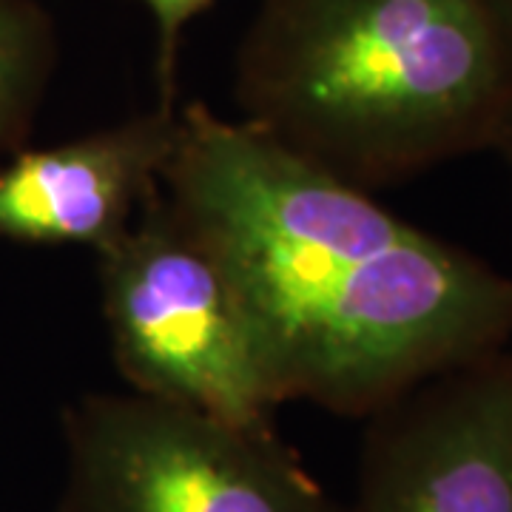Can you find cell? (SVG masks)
<instances>
[{
  "label": "cell",
  "instance_id": "1",
  "mask_svg": "<svg viewBox=\"0 0 512 512\" xmlns=\"http://www.w3.org/2000/svg\"><path fill=\"white\" fill-rule=\"evenodd\" d=\"M160 188L231 276L282 402L370 419L510 348V276L242 120L180 109Z\"/></svg>",
  "mask_w": 512,
  "mask_h": 512
},
{
  "label": "cell",
  "instance_id": "2",
  "mask_svg": "<svg viewBox=\"0 0 512 512\" xmlns=\"http://www.w3.org/2000/svg\"><path fill=\"white\" fill-rule=\"evenodd\" d=\"M234 97L245 126L373 191L495 148L512 40L490 0H262Z\"/></svg>",
  "mask_w": 512,
  "mask_h": 512
},
{
  "label": "cell",
  "instance_id": "3",
  "mask_svg": "<svg viewBox=\"0 0 512 512\" xmlns=\"http://www.w3.org/2000/svg\"><path fill=\"white\" fill-rule=\"evenodd\" d=\"M97 256L111 356L128 390L274 427L282 402L231 276L157 185Z\"/></svg>",
  "mask_w": 512,
  "mask_h": 512
},
{
  "label": "cell",
  "instance_id": "4",
  "mask_svg": "<svg viewBox=\"0 0 512 512\" xmlns=\"http://www.w3.org/2000/svg\"><path fill=\"white\" fill-rule=\"evenodd\" d=\"M57 512H348L274 427L143 393H89L60 419Z\"/></svg>",
  "mask_w": 512,
  "mask_h": 512
},
{
  "label": "cell",
  "instance_id": "5",
  "mask_svg": "<svg viewBox=\"0 0 512 512\" xmlns=\"http://www.w3.org/2000/svg\"><path fill=\"white\" fill-rule=\"evenodd\" d=\"M348 512H512V350L373 413Z\"/></svg>",
  "mask_w": 512,
  "mask_h": 512
},
{
  "label": "cell",
  "instance_id": "6",
  "mask_svg": "<svg viewBox=\"0 0 512 512\" xmlns=\"http://www.w3.org/2000/svg\"><path fill=\"white\" fill-rule=\"evenodd\" d=\"M180 134V111L157 109L0 163V242L100 251L126 231Z\"/></svg>",
  "mask_w": 512,
  "mask_h": 512
},
{
  "label": "cell",
  "instance_id": "7",
  "mask_svg": "<svg viewBox=\"0 0 512 512\" xmlns=\"http://www.w3.org/2000/svg\"><path fill=\"white\" fill-rule=\"evenodd\" d=\"M55 66L52 15L37 0H0V163L29 146Z\"/></svg>",
  "mask_w": 512,
  "mask_h": 512
},
{
  "label": "cell",
  "instance_id": "8",
  "mask_svg": "<svg viewBox=\"0 0 512 512\" xmlns=\"http://www.w3.org/2000/svg\"><path fill=\"white\" fill-rule=\"evenodd\" d=\"M154 18L157 29V89L160 109H174L177 94V57L183 29L214 0H140Z\"/></svg>",
  "mask_w": 512,
  "mask_h": 512
},
{
  "label": "cell",
  "instance_id": "9",
  "mask_svg": "<svg viewBox=\"0 0 512 512\" xmlns=\"http://www.w3.org/2000/svg\"><path fill=\"white\" fill-rule=\"evenodd\" d=\"M495 151H501V157L507 160V165H510L512 171V114L510 120L504 123V128H501V137H498V143H495Z\"/></svg>",
  "mask_w": 512,
  "mask_h": 512
},
{
  "label": "cell",
  "instance_id": "10",
  "mask_svg": "<svg viewBox=\"0 0 512 512\" xmlns=\"http://www.w3.org/2000/svg\"><path fill=\"white\" fill-rule=\"evenodd\" d=\"M490 6L495 9V15H498L501 26H504V32L512 40V0H490Z\"/></svg>",
  "mask_w": 512,
  "mask_h": 512
}]
</instances>
